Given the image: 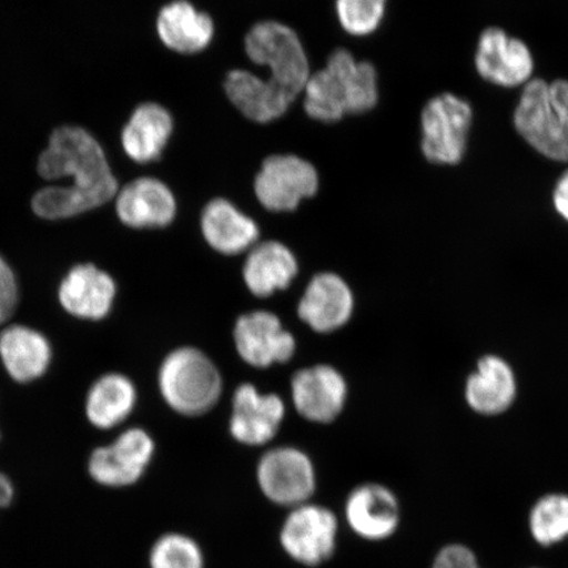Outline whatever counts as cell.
I'll list each match as a JSON object with an SVG mask.
<instances>
[{
  "label": "cell",
  "instance_id": "6da1fadb",
  "mask_svg": "<svg viewBox=\"0 0 568 568\" xmlns=\"http://www.w3.org/2000/svg\"><path fill=\"white\" fill-rule=\"evenodd\" d=\"M38 173L47 181L70 178L67 186H49L33 195L32 210L45 220H65L102 207L120 190L101 142L82 126L53 131L38 160Z\"/></svg>",
  "mask_w": 568,
  "mask_h": 568
},
{
  "label": "cell",
  "instance_id": "7a4b0ae2",
  "mask_svg": "<svg viewBox=\"0 0 568 568\" xmlns=\"http://www.w3.org/2000/svg\"><path fill=\"white\" fill-rule=\"evenodd\" d=\"M303 94L307 116L336 123L375 109L379 101L378 71L372 62L355 60L347 49L337 48L325 67L311 74Z\"/></svg>",
  "mask_w": 568,
  "mask_h": 568
},
{
  "label": "cell",
  "instance_id": "3957f363",
  "mask_svg": "<svg viewBox=\"0 0 568 568\" xmlns=\"http://www.w3.org/2000/svg\"><path fill=\"white\" fill-rule=\"evenodd\" d=\"M520 136L544 158L568 162V81L531 80L515 111Z\"/></svg>",
  "mask_w": 568,
  "mask_h": 568
},
{
  "label": "cell",
  "instance_id": "277c9868",
  "mask_svg": "<svg viewBox=\"0 0 568 568\" xmlns=\"http://www.w3.org/2000/svg\"><path fill=\"white\" fill-rule=\"evenodd\" d=\"M159 385L168 406L186 416L211 410L223 390L217 367L195 347H181L168 355L160 368Z\"/></svg>",
  "mask_w": 568,
  "mask_h": 568
},
{
  "label": "cell",
  "instance_id": "5b68a950",
  "mask_svg": "<svg viewBox=\"0 0 568 568\" xmlns=\"http://www.w3.org/2000/svg\"><path fill=\"white\" fill-rule=\"evenodd\" d=\"M247 59L270 70L268 80L297 98L311 77L308 55L300 34L281 21L255 23L245 36Z\"/></svg>",
  "mask_w": 568,
  "mask_h": 568
},
{
  "label": "cell",
  "instance_id": "8992f818",
  "mask_svg": "<svg viewBox=\"0 0 568 568\" xmlns=\"http://www.w3.org/2000/svg\"><path fill=\"white\" fill-rule=\"evenodd\" d=\"M339 517L329 507L310 501L287 510L278 531L284 556L305 568L323 567L335 558Z\"/></svg>",
  "mask_w": 568,
  "mask_h": 568
},
{
  "label": "cell",
  "instance_id": "52a82bcc",
  "mask_svg": "<svg viewBox=\"0 0 568 568\" xmlns=\"http://www.w3.org/2000/svg\"><path fill=\"white\" fill-rule=\"evenodd\" d=\"M473 124L470 103L445 92L432 98L422 112V151L436 165H458L464 160Z\"/></svg>",
  "mask_w": 568,
  "mask_h": 568
},
{
  "label": "cell",
  "instance_id": "ba28073f",
  "mask_svg": "<svg viewBox=\"0 0 568 568\" xmlns=\"http://www.w3.org/2000/svg\"><path fill=\"white\" fill-rule=\"evenodd\" d=\"M255 477L266 500L287 510L312 501L317 488L314 462L291 446L275 447L264 454Z\"/></svg>",
  "mask_w": 568,
  "mask_h": 568
},
{
  "label": "cell",
  "instance_id": "9c48e42d",
  "mask_svg": "<svg viewBox=\"0 0 568 568\" xmlns=\"http://www.w3.org/2000/svg\"><path fill=\"white\" fill-rule=\"evenodd\" d=\"M317 169L295 154L270 155L254 178V194L262 207L293 212L305 199L317 194Z\"/></svg>",
  "mask_w": 568,
  "mask_h": 568
},
{
  "label": "cell",
  "instance_id": "30bf717a",
  "mask_svg": "<svg viewBox=\"0 0 568 568\" xmlns=\"http://www.w3.org/2000/svg\"><path fill=\"white\" fill-rule=\"evenodd\" d=\"M520 394L516 368L501 354L486 353L475 362L464 383V400L473 414L499 417L515 407Z\"/></svg>",
  "mask_w": 568,
  "mask_h": 568
},
{
  "label": "cell",
  "instance_id": "8fae6325",
  "mask_svg": "<svg viewBox=\"0 0 568 568\" xmlns=\"http://www.w3.org/2000/svg\"><path fill=\"white\" fill-rule=\"evenodd\" d=\"M154 450V442L145 430L128 429L111 445L91 453L89 475L97 485L106 488L136 485L151 465Z\"/></svg>",
  "mask_w": 568,
  "mask_h": 568
},
{
  "label": "cell",
  "instance_id": "7c38bea8",
  "mask_svg": "<svg viewBox=\"0 0 568 568\" xmlns=\"http://www.w3.org/2000/svg\"><path fill=\"white\" fill-rule=\"evenodd\" d=\"M344 520L353 535L366 542L387 541L400 527L399 499L381 483H364L346 496Z\"/></svg>",
  "mask_w": 568,
  "mask_h": 568
},
{
  "label": "cell",
  "instance_id": "4fadbf2b",
  "mask_svg": "<svg viewBox=\"0 0 568 568\" xmlns=\"http://www.w3.org/2000/svg\"><path fill=\"white\" fill-rule=\"evenodd\" d=\"M475 68L483 80L496 87L517 88L531 81L535 60L524 41L491 27L480 34Z\"/></svg>",
  "mask_w": 568,
  "mask_h": 568
},
{
  "label": "cell",
  "instance_id": "5bb4252c",
  "mask_svg": "<svg viewBox=\"0 0 568 568\" xmlns=\"http://www.w3.org/2000/svg\"><path fill=\"white\" fill-rule=\"evenodd\" d=\"M234 344L246 364L267 368L293 358L295 338L284 329L278 316L257 311L241 316L234 326Z\"/></svg>",
  "mask_w": 568,
  "mask_h": 568
},
{
  "label": "cell",
  "instance_id": "9a60e30c",
  "mask_svg": "<svg viewBox=\"0 0 568 568\" xmlns=\"http://www.w3.org/2000/svg\"><path fill=\"white\" fill-rule=\"evenodd\" d=\"M115 199L120 222L133 230L165 229L176 216L175 195L158 178H138L120 189Z\"/></svg>",
  "mask_w": 568,
  "mask_h": 568
},
{
  "label": "cell",
  "instance_id": "2e32d148",
  "mask_svg": "<svg viewBox=\"0 0 568 568\" xmlns=\"http://www.w3.org/2000/svg\"><path fill=\"white\" fill-rule=\"evenodd\" d=\"M291 395L297 412L312 423H331L344 409L347 386L335 367L317 365L303 368L291 382Z\"/></svg>",
  "mask_w": 568,
  "mask_h": 568
},
{
  "label": "cell",
  "instance_id": "e0dca14e",
  "mask_svg": "<svg viewBox=\"0 0 568 568\" xmlns=\"http://www.w3.org/2000/svg\"><path fill=\"white\" fill-rule=\"evenodd\" d=\"M286 410L278 395L261 394L253 385H243L233 396L231 433L240 444L265 445L276 436Z\"/></svg>",
  "mask_w": 568,
  "mask_h": 568
},
{
  "label": "cell",
  "instance_id": "ac0fdd59",
  "mask_svg": "<svg viewBox=\"0 0 568 568\" xmlns=\"http://www.w3.org/2000/svg\"><path fill=\"white\" fill-rule=\"evenodd\" d=\"M118 288L109 273L91 264L77 265L60 284L59 300L71 316L98 322L110 315Z\"/></svg>",
  "mask_w": 568,
  "mask_h": 568
},
{
  "label": "cell",
  "instance_id": "d6986e66",
  "mask_svg": "<svg viewBox=\"0 0 568 568\" xmlns=\"http://www.w3.org/2000/svg\"><path fill=\"white\" fill-rule=\"evenodd\" d=\"M224 91L243 116L258 124L284 116L296 99L268 78L264 80L244 69H234L226 74Z\"/></svg>",
  "mask_w": 568,
  "mask_h": 568
},
{
  "label": "cell",
  "instance_id": "ffe728a7",
  "mask_svg": "<svg viewBox=\"0 0 568 568\" xmlns=\"http://www.w3.org/2000/svg\"><path fill=\"white\" fill-rule=\"evenodd\" d=\"M354 296L349 284L333 273L314 276L300 302L297 314L318 333L335 332L349 322Z\"/></svg>",
  "mask_w": 568,
  "mask_h": 568
},
{
  "label": "cell",
  "instance_id": "44dd1931",
  "mask_svg": "<svg viewBox=\"0 0 568 568\" xmlns=\"http://www.w3.org/2000/svg\"><path fill=\"white\" fill-rule=\"evenodd\" d=\"M155 28L162 44L181 54L203 52L215 36V23L210 13L199 11L189 0H173L163 6Z\"/></svg>",
  "mask_w": 568,
  "mask_h": 568
},
{
  "label": "cell",
  "instance_id": "7402d4cb",
  "mask_svg": "<svg viewBox=\"0 0 568 568\" xmlns=\"http://www.w3.org/2000/svg\"><path fill=\"white\" fill-rule=\"evenodd\" d=\"M201 229L213 251L226 255L248 252L260 239L257 223L224 197L213 199L205 205Z\"/></svg>",
  "mask_w": 568,
  "mask_h": 568
},
{
  "label": "cell",
  "instance_id": "603a6c76",
  "mask_svg": "<svg viewBox=\"0 0 568 568\" xmlns=\"http://www.w3.org/2000/svg\"><path fill=\"white\" fill-rule=\"evenodd\" d=\"M174 131V119L166 106L146 102L134 109L122 131L124 153L133 162L161 159Z\"/></svg>",
  "mask_w": 568,
  "mask_h": 568
},
{
  "label": "cell",
  "instance_id": "cb8c5ba5",
  "mask_svg": "<svg viewBox=\"0 0 568 568\" xmlns=\"http://www.w3.org/2000/svg\"><path fill=\"white\" fill-rule=\"evenodd\" d=\"M0 359L13 381L33 382L51 365L52 346L40 332L26 325H10L0 333Z\"/></svg>",
  "mask_w": 568,
  "mask_h": 568
},
{
  "label": "cell",
  "instance_id": "d4e9b609",
  "mask_svg": "<svg viewBox=\"0 0 568 568\" xmlns=\"http://www.w3.org/2000/svg\"><path fill=\"white\" fill-rule=\"evenodd\" d=\"M243 274L252 294L267 297L293 283L297 275V261L280 241H265L248 251Z\"/></svg>",
  "mask_w": 568,
  "mask_h": 568
},
{
  "label": "cell",
  "instance_id": "484cf974",
  "mask_svg": "<svg viewBox=\"0 0 568 568\" xmlns=\"http://www.w3.org/2000/svg\"><path fill=\"white\" fill-rule=\"evenodd\" d=\"M138 393L132 381L122 374H106L89 390L87 415L98 429L122 424L136 406Z\"/></svg>",
  "mask_w": 568,
  "mask_h": 568
},
{
  "label": "cell",
  "instance_id": "4316f807",
  "mask_svg": "<svg viewBox=\"0 0 568 568\" xmlns=\"http://www.w3.org/2000/svg\"><path fill=\"white\" fill-rule=\"evenodd\" d=\"M149 568H207L202 545L182 531H166L155 538L148 552Z\"/></svg>",
  "mask_w": 568,
  "mask_h": 568
},
{
  "label": "cell",
  "instance_id": "83f0119b",
  "mask_svg": "<svg viewBox=\"0 0 568 568\" xmlns=\"http://www.w3.org/2000/svg\"><path fill=\"white\" fill-rule=\"evenodd\" d=\"M529 527L539 545L551 546L568 537V495L548 494L530 510Z\"/></svg>",
  "mask_w": 568,
  "mask_h": 568
},
{
  "label": "cell",
  "instance_id": "f1b7e54d",
  "mask_svg": "<svg viewBox=\"0 0 568 568\" xmlns=\"http://www.w3.org/2000/svg\"><path fill=\"white\" fill-rule=\"evenodd\" d=\"M387 0H336L341 27L353 36H367L378 30L386 13Z\"/></svg>",
  "mask_w": 568,
  "mask_h": 568
},
{
  "label": "cell",
  "instance_id": "f546056e",
  "mask_svg": "<svg viewBox=\"0 0 568 568\" xmlns=\"http://www.w3.org/2000/svg\"><path fill=\"white\" fill-rule=\"evenodd\" d=\"M19 302V287L16 274L0 255V325L16 312Z\"/></svg>",
  "mask_w": 568,
  "mask_h": 568
},
{
  "label": "cell",
  "instance_id": "4dcf8cb0",
  "mask_svg": "<svg viewBox=\"0 0 568 568\" xmlns=\"http://www.w3.org/2000/svg\"><path fill=\"white\" fill-rule=\"evenodd\" d=\"M432 568H480L475 554L464 545H449L439 550Z\"/></svg>",
  "mask_w": 568,
  "mask_h": 568
},
{
  "label": "cell",
  "instance_id": "1f68e13d",
  "mask_svg": "<svg viewBox=\"0 0 568 568\" xmlns=\"http://www.w3.org/2000/svg\"><path fill=\"white\" fill-rule=\"evenodd\" d=\"M552 205L558 215L568 224V170L560 175L552 191Z\"/></svg>",
  "mask_w": 568,
  "mask_h": 568
},
{
  "label": "cell",
  "instance_id": "d6a6232c",
  "mask_svg": "<svg viewBox=\"0 0 568 568\" xmlns=\"http://www.w3.org/2000/svg\"><path fill=\"white\" fill-rule=\"evenodd\" d=\"M16 497V488L6 474L0 473V509L9 508Z\"/></svg>",
  "mask_w": 568,
  "mask_h": 568
}]
</instances>
